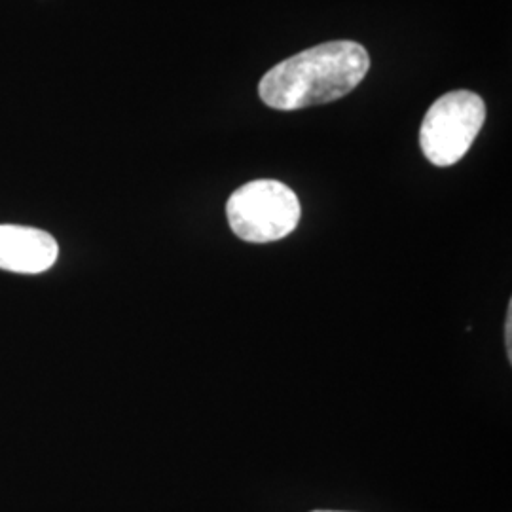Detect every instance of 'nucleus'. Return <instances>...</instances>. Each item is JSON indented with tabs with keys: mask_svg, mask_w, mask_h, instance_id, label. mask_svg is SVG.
<instances>
[{
	"mask_svg": "<svg viewBox=\"0 0 512 512\" xmlns=\"http://www.w3.org/2000/svg\"><path fill=\"white\" fill-rule=\"evenodd\" d=\"M370 69L368 52L351 40H332L293 55L260 80V99L277 110L325 105L355 90Z\"/></svg>",
	"mask_w": 512,
	"mask_h": 512,
	"instance_id": "nucleus-1",
	"label": "nucleus"
},
{
	"mask_svg": "<svg viewBox=\"0 0 512 512\" xmlns=\"http://www.w3.org/2000/svg\"><path fill=\"white\" fill-rule=\"evenodd\" d=\"M234 234L249 243L287 238L300 220V202L287 184L253 181L238 188L226 203Z\"/></svg>",
	"mask_w": 512,
	"mask_h": 512,
	"instance_id": "nucleus-2",
	"label": "nucleus"
},
{
	"mask_svg": "<svg viewBox=\"0 0 512 512\" xmlns=\"http://www.w3.org/2000/svg\"><path fill=\"white\" fill-rule=\"evenodd\" d=\"M486 120L480 95L467 90L446 93L427 110L420 129L423 156L437 167H450L469 152Z\"/></svg>",
	"mask_w": 512,
	"mask_h": 512,
	"instance_id": "nucleus-3",
	"label": "nucleus"
},
{
	"mask_svg": "<svg viewBox=\"0 0 512 512\" xmlns=\"http://www.w3.org/2000/svg\"><path fill=\"white\" fill-rule=\"evenodd\" d=\"M59 255V247L48 232L0 224V270L14 274H42L50 270Z\"/></svg>",
	"mask_w": 512,
	"mask_h": 512,
	"instance_id": "nucleus-4",
	"label": "nucleus"
},
{
	"mask_svg": "<svg viewBox=\"0 0 512 512\" xmlns=\"http://www.w3.org/2000/svg\"><path fill=\"white\" fill-rule=\"evenodd\" d=\"M512 304L507 311V351H509V359H512Z\"/></svg>",
	"mask_w": 512,
	"mask_h": 512,
	"instance_id": "nucleus-5",
	"label": "nucleus"
},
{
	"mask_svg": "<svg viewBox=\"0 0 512 512\" xmlns=\"http://www.w3.org/2000/svg\"><path fill=\"white\" fill-rule=\"evenodd\" d=\"M313 512H336V511H313Z\"/></svg>",
	"mask_w": 512,
	"mask_h": 512,
	"instance_id": "nucleus-6",
	"label": "nucleus"
}]
</instances>
